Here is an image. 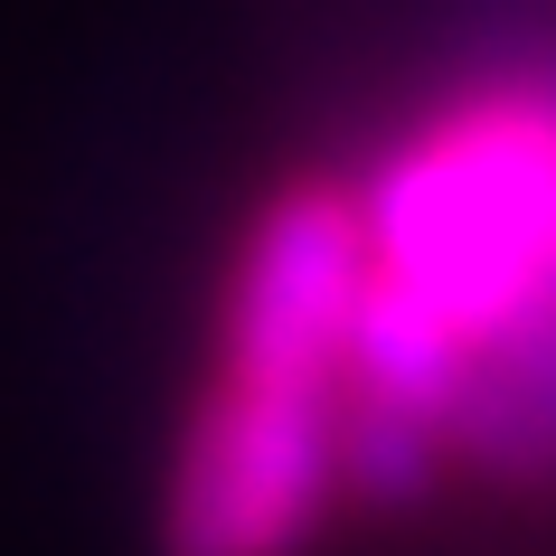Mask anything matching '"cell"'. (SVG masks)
Returning a JSON list of instances; mask_svg holds the SVG:
<instances>
[{"label": "cell", "instance_id": "1", "mask_svg": "<svg viewBox=\"0 0 556 556\" xmlns=\"http://www.w3.org/2000/svg\"><path fill=\"white\" fill-rule=\"evenodd\" d=\"M368 293L471 358L556 340V94L471 86L415 123L358 189Z\"/></svg>", "mask_w": 556, "mask_h": 556}, {"label": "cell", "instance_id": "2", "mask_svg": "<svg viewBox=\"0 0 556 556\" xmlns=\"http://www.w3.org/2000/svg\"><path fill=\"white\" fill-rule=\"evenodd\" d=\"M340 491H350V378L207 358L161 491V556H302Z\"/></svg>", "mask_w": 556, "mask_h": 556}]
</instances>
